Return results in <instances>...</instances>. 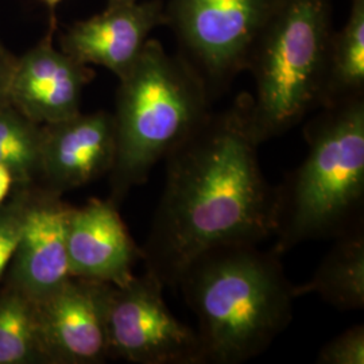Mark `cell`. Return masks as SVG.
<instances>
[{
  "mask_svg": "<svg viewBox=\"0 0 364 364\" xmlns=\"http://www.w3.org/2000/svg\"><path fill=\"white\" fill-rule=\"evenodd\" d=\"M15 185L13 176L10 170L0 165V205L4 203L7 196L10 195L13 186Z\"/></svg>",
  "mask_w": 364,
  "mask_h": 364,
  "instance_id": "21",
  "label": "cell"
},
{
  "mask_svg": "<svg viewBox=\"0 0 364 364\" xmlns=\"http://www.w3.org/2000/svg\"><path fill=\"white\" fill-rule=\"evenodd\" d=\"M31 196L27 188H21L11 201L0 205V277L18 247Z\"/></svg>",
  "mask_w": 364,
  "mask_h": 364,
  "instance_id": "18",
  "label": "cell"
},
{
  "mask_svg": "<svg viewBox=\"0 0 364 364\" xmlns=\"http://www.w3.org/2000/svg\"><path fill=\"white\" fill-rule=\"evenodd\" d=\"M314 293L338 311L364 308V231L335 239L312 278L294 287L296 297Z\"/></svg>",
  "mask_w": 364,
  "mask_h": 364,
  "instance_id": "14",
  "label": "cell"
},
{
  "mask_svg": "<svg viewBox=\"0 0 364 364\" xmlns=\"http://www.w3.org/2000/svg\"><path fill=\"white\" fill-rule=\"evenodd\" d=\"M136 0H107V7H114V6H120V4H129L134 3Z\"/></svg>",
  "mask_w": 364,
  "mask_h": 364,
  "instance_id": "22",
  "label": "cell"
},
{
  "mask_svg": "<svg viewBox=\"0 0 364 364\" xmlns=\"http://www.w3.org/2000/svg\"><path fill=\"white\" fill-rule=\"evenodd\" d=\"M164 289L149 273L108 287V356L136 364H205L197 332L170 312Z\"/></svg>",
  "mask_w": 364,
  "mask_h": 364,
  "instance_id": "7",
  "label": "cell"
},
{
  "mask_svg": "<svg viewBox=\"0 0 364 364\" xmlns=\"http://www.w3.org/2000/svg\"><path fill=\"white\" fill-rule=\"evenodd\" d=\"M114 115L117 156L109 200L119 205L147 181L156 164L210 117L208 87L182 55L149 39L135 65L119 80Z\"/></svg>",
  "mask_w": 364,
  "mask_h": 364,
  "instance_id": "4",
  "label": "cell"
},
{
  "mask_svg": "<svg viewBox=\"0 0 364 364\" xmlns=\"http://www.w3.org/2000/svg\"><path fill=\"white\" fill-rule=\"evenodd\" d=\"M108 287L70 278L34 302L45 362L93 364L109 358L105 329Z\"/></svg>",
  "mask_w": 364,
  "mask_h": 364,
  "instance_id": "8",
  "label": "cell"
},
{
  "mask_svg": "<svg viewBox=\"0 0 364 364\" xmlns=\"http://www.w3.org/2000/svg\"><path fill=\"white\" fill-rule=\"evenodd\" d=\"M42 1L49 7L50 14H54V11H55V7H57L63 0H42Z\"/></svg>",
  "mask_w": 364,
  "mask_h": 364,
  "instance_id": "23",
  "label": "cell"
},
{
  "mask_svg": "<svg viewBox=\"0 0 364 364\" xmlns=\"http://www.w3.org/2000/svg\"><path fill=\"white\" fill-rule=\"evenodd\" d=\"M43 126L11 103L0 108V165L10 170L15 185L27 188L39 177Z\"/></svg>",
  "mask_w": 364,
  "mask_h": 364,
  "instance_id": "16",
  "label": "cell"
},
{
  "mask_svg": "<svg viewBox=\"0 0 364 364\" xmlns=\"http://www.w3.org/2000/svg\"><path fill=\"white\" fill-rule=\"evenodd\" d=\"M16 57L0 43V108L10 105V87Z\"/></svg>",
  "mask_w": 364,
  "mask_h": 364,
  "instance_id": "20",
  "label": "cell"
},
{
  "mask_svg": "<svg viewBox=\"0 0 364 364\" xmlns=\"http://www.w3.org/2000/svg\"><path fill=\"white\" fill-rule=\"evenodd\" d=\"M45 362L36 304L11 287L0 296V364Z\"/></svg>",
  "mask_w": 364,
  "mask_h": 364,
  "instance_id": "17",
  "label": "cell"
},
{
  "mask_svg": "<svg viewBox=\"0 0 364 364\" xmlns=\"http://www.w3.org/2000/svg\"><path fill=\"white\" fill-rule=\"evenodd\" d=\"M55 22L50 14L48 34L16 57L10 87V103L41 126L77 115L82 91L95 77L91 66L54 48Z\"/></svg>",
  "mask_w": 364,
  "mask_h": 364,
  "instance_id": "9",
  "label": "cell"
},
{
  "mask_svg": "<svg viewBox=\"0 0 364 364\" xmlns=\"http://www.w3.org/2000/svg\"><path fill=\"white\" fill-rule=\"evenodd\" d=\"M257 150L240 96L170 151L142 248L146 273L177 287L186 267L210 248L259 245L274 234L275 188L263 176Z\"/></svg>",
  "mask_w": 364,
  "mask_h": 364,
  "instance_id": "1",
  "label": "cell"
},
{
  "mask_svg": "<svg viewBox=\"0 0 364 364\" xmlns=\"http://www.w3.org/2000/svg\"><path fill=\"white\" fill-rule=\"evenodd\" d=\"M308 156L275 188L274 251L364 230V96L317 109Z\"/></svg>",
  "mask_w": 364,
  "mask_h": 364,
  "instance_id": "3",
  "label": "cell"
},
{
  "mask_svg": "<svg viewBox=\"0 0 364 364\" xmlns=\"http://www.w3.org/2000/svg\"><path fill=\"white\" fill-rule=\"evenodd\" d=\"M117 156L114 115L81 114L45 124L41 170L48 192L63 195L111 173Z\"/></svg>",
  "mask_w": 364,
  "mask_h": 364,
  "instance_id": "10",
  "label": "cell"
},
{
  "mask_svg": "<svg viewBox=\"0 0 364 364\" xmlns=\"http://www.w3.org/2000/svg\"><path fill=\"white\" fill-rule=\"evenodd\" d=\"M177 287L198 321L205 364H240L266 351L293 320L294 285L281 255L227 245L197 257Z\"/></svg>",
  "mask_w": 364,
  "mask_h": 364,
  "instance_id": "2",
  "label": "cell"
},
{
  "mask_svg": "<svg viewBox=\"0 0 364 364\" xmlns=\"http://www.w3.org/2000/svg\"><path fill=\"white\" fill-rule=\"evenodd\" d=\"M72 207L50 192L31 196L23 231L14 254L11 287L33 302L70 279L66 234Z\"/></svg>",
  "mask_w": 364,
  "mask_h": 364,
  "instance_id": "13",
  "label": "cell"
},
{
  "mask_svg": "<svg viewBox=\"0 0 364 364\" xmlns=\"http://www.w3.org/2000/svg\"><path fill=\"white\" fill-rule=\"evenodd\" d=\"M364 96V0H352L344 27L332 34L324 105Z\"/></svg>",
  "mask_w": 364,
  "mask_h": 364,
  "instance_id": "15",
  "label": "cell"
},
{
  "mask_svg": "<svg viewBox=\"0 0 364 364\" xmlns=\"http://www.w3.org/2000/svg\"><path fill=\"white\" fill-rule=\"evenodd\" d=\"M274 4L275 0H170L168 25L209 93L246 70Z\"/></svg>",
  "mask_w": 364,
  "mask_h": 364,
  "instance_id": "6",
  "label": "cell"
},
{
  "mask_svg": "<svg viewBox=\"0 0 364 364\" xmlns=\"http://www.w3.org/2000/svg\"><path fill=\"white\" fill-rule=\"evenodd\" d=\"M66 250L72 278L112 287L130 282L136 262L144 259L109 198H92L84 207L72 208Z\"/></svg>",
  "mask_w": 364,
  "mask_h": 364,
  "instance_id": "12",
  "label": "cell"
},
{
  "mask_svg": "<svg viewBox=\"0 0 364 364\" xmlns=\"http://www.w3.org/2000/svg\"><path fill=\"white\" fill-rule=\"evenodd\" d=\"M164 25L168 16L161 0H136L73 23L60 36V49L85 65L103 66L120 80L138 61L151 31Z\"/></svg>",
  "mask_w": 364,
  "mask_h": 364,
  "instance_id": "11",
  "label": "cell"
},
{
  "mask_svg": "<svg viewBox=\"0 0 364 364\" xmlns=\"http://www.w3.org/2000/svg\"><path fill=\"white\" fill-rule=\"evenodd\" d=\"M332 34V0H275L246 65L255 80L246 119L258 146L324 105Z\"/></svg>",
  "mask_w": 364,
  "mask_h": 364,
  "instance_id": "5",
  "label": "cell"
},
{
  "mask_svg": "<svg viewBox=\"0 0 364 364\" xmlns=\"http://www.w3.org/2000/svg\"><path fill=\"white\" fill-rule=\"evenodd\" d=\"M317 364H364V326L358 324L328 341L320 350Z\"/></svg>",
  "mask_w": 364,
  "mask_h": 364,
  "instance_id": "19",
  "label": "cell"
}]
</instances>
